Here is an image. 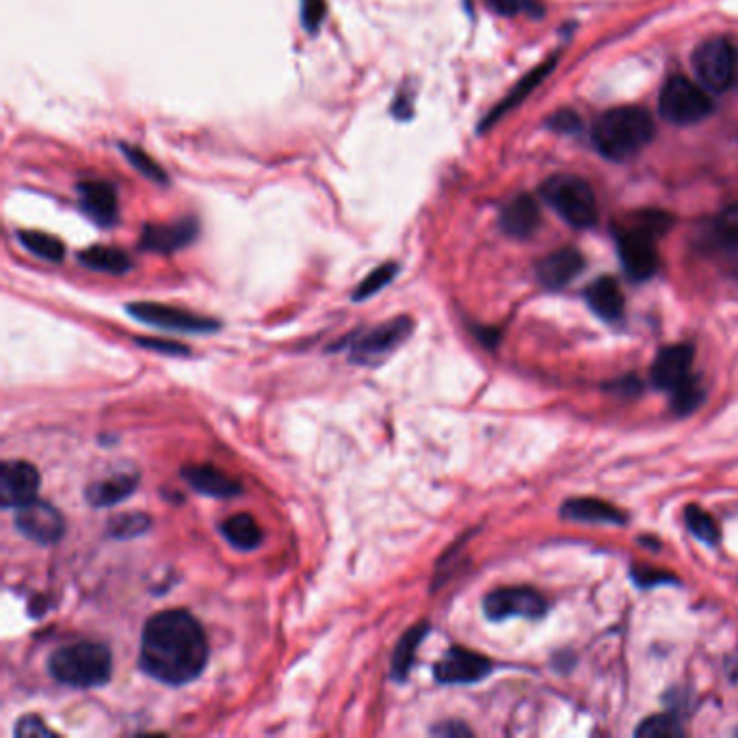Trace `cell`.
I'll use <instances>...</instances> for the list:
<instances>
[{
  "mask_svg": "<svg viewBox=\"0 0 738 738\" xmlns=\"http://www.w3.org/2000/svg\"><path fill=\"white\" fill-rule=\"evenodd\" d=\"M206 663L208 641L188 611H161L146 622L139 648V667L146 676L168 687H183L201 676Z\"/></svg>",
  "mask_w": 738,
  "mask_h": 738,
  "instance_id": "cell-1",
  "label": "cell"
},
{
  "mask_svg": "<svg viewBox=\"0 0 738 738\" xmlns=\"http://www.w3.org/2000/svg\"><path fill=\"white\" fill-rule=\"evenodd\" d=\"M654 139V122L639 107H617L602 113L593 126L598 152L611 161L637 157Z\"/></svg>",
  "mask_w": 738,
  "mask_h": 738,
  "instance_id": "cell-2",
  "label": "cell"
},
{
  "mask_svg": "<svg viewBox=\"0 0 738 738\" xmlns=\"http://www.w3.org/2000/svg\"><path fill=\"white\" fill-rule=\"evenodd\" d=\"M50 676L72 689H98L111 680L113 656L104 643L76 641L59 648L48 659Z\"/></svg>",
  "mask_w": 738,
  "mask_h": 738,
  "instance_id": "cell-3",
  "label": "cell"
},
{
  "mask_svg": "<svg viewBox=\"0 0 738 738\" xmlns=\"http://www.w3.org/2000/svg\"><path fill=\"white\" fill-rule=\"evenodd\" d=\"M411 332H414V321L409 317H396L377 328L358 332L349 341L345 339L336 349L347 347V356L354 365L379 367L409 339Z\"/></svg>",
  "mask_w": 738,
  "mask_h": 738,
  "instance_id": "cell-4",
  "label": "cell"
},
{
  "mask_svg": "<svg viewBox=\"0 0 738 738\" xmlns=\"http://www.w3.org/2000/svg\"><path fill=\"white\" fill-rule=\"evenodd\" d=\"M659 109L667 122L676 126H693L713 113V100L704 85L685 76H674L661 91Z\"/></svg>",
  "mask_w": 738,
  "mask_h": 738,
  "instance_id": "cell-5",
  "label": "cell"
},
{
  "mask_svg": "<svg viewBox=\"0 0 738 738\" xmlns=\"http://www.w3.org/2000/svg\"><path fill=\"white\" fill-rule=\"evenodd\" d=\"M544 199L569 225L587 230L598 221V201L593 188L578 176H554L542 186Z\"/></svg>",
  "mask_w": 738,
  "mask_h": 738,
  "instance_id": "cell-6",
  "label": "cell"
},
{
  "mask_svg": "<svg viewBox=\"0 0 738 738\" xmlns=\"http://www.w3.org/2000/svg\"><path fill=\"white\" fill-rule=\"evenodd\" d=\"M693 67L709 91L724 94L735 85L737 70V48L726 37H711L698 46L693 54Z\"/></svg>",
  "mask_w": 738,
  "mask_h": 738,
  "instance_id": "cell-7",
  "label": "cell"
},
{
  "mask_svg": "<svg viewBox=\"0 0 738 738\" xmlns=\"http://www.w3.org/2000/svg\"><path fill=\"white\" fill-rule=\"evenodd\" d=\"M126 312L150 328L183 332V334H208L221 330V323L210 317H201L176 306L155 304V302H133L126 306Z\"/></svg>",
  "mask_w": 738,
  "mask_h": 738,
  "instance_id": "cell-8",
  "label": "cell"
},
{
  "mask_svg": "<svg viewBox=\"0 0 738 738\" xmlns=\"http://www.w3.org/2000/svg\"><path fill=\"white\" fill-rule=\"evenodd\" d=\"M13 525L26 540L39 546H54L65 536V520L61 512L54 505L39 499L17 507Z\"/></svg>",
  "mask_w": 738,
  "mask_h": 738,
  "instance_id": "cell-9",
  "label": "cell"
},
{
  "mask_svg": "<svg viewBox=\"0 0 738 738\" xmlns=\"http://www.w3.org/2000/svg\"><path fill=\"white\" fill-rule=\"evenodd\" d=\"M549 611V604L542 593L531 587H501L485 595L483 613L492 622L507 617H529L540 619Z\"/></svg>",
  "mask_w": 738,
  "mask_h": 738,
  "instance_id": "cell-10",
  "label": "cell"
},
{
  "mask_svg": "<svg viewBox=\"0 0 738 738\" xmlns=\"http://www.w3.org/2000/svg\"><path fill=\"white\" fill-rule=\"evenodd\" d=\"M617 251L626 273L637 282H645L659 271L654 234L641 225L630 227L617 236Z\"/></svg>",
  "mask_w": 738,
  "mask_h": 738,
  "instance_id": "cell-11",
  "label": "cell"
},
{
  "mask_svg": "<svg viewBox=\"0 0 738 738\" xmlns=\"http://www.w3.org/2000/svg\"><path fill=\"white\" fill-rule=\"evenodd\" d=\"M490 659L466 648L446 650V654L433 667V676L440 685H475L490 676Z\"/></svg>",
  "mask_w": 738,
  "mask_h": 738,
  "instance_id": "cell-12",
  "label": "cell"
},
{
  "mask_svg": "<svg viewBox=\"0 0 738 738\" xmlns=\"http://www.w3.org/2000/svg\"><path fill=\"white\" fill-rule=\"evenodd\" d=\"M39 472L28 462L9 459L0 468V505L4 509H17L37 499Z\"/></svg>",
  "mask_w": 738,
  "mask_h": 738,
  "instance_id": "cell-13",
  "label": "cell"
},
{
  "mask_svg": "<svg viewBox=\"0 0 738 738\" xmlns=\"http://www.w3.org/2000/svg\"><path fill=\"white\" fill-rule=\"evenodd\" d=\"M199 234L195 217H185L174 223H146L139 236V247L155 254H174L188 247Z\"/></svg>",
  "mask_w": 738,
  "mask_h": 738,
  "instance_id": "cell-14",
  "label": "cell"
},
{
  "mask_svg": "<svg viewBox=\"0 0 738 738\" xmlns=\"http://www.w3.org/2000/svg\"><path fill=\"white\" fill-rule=\"evenodd\" d=\"M81 210L100 227H113L120 221L118 188L107 181H81L76 185Z\"/></svg>",
  "mask_w": 738,
  "mask_h": 738,
  "instance_id": "cell-15",
  "label": "cell"
},
{
  "mask_svg": "<svg viewBox=\"0 0 738 738\" xmlns=\"http://www.w3.org/2000/svg\"><path fill=\"white\" fill-rule=\"evenodd\" d=\"M693 367V347L691 345H672L661 349L652 365V383L661 390H676L691 377Z\"/></svg>",
  "mask_w": 738,
  "mask_h": 738,
  "instance_id": "cell-16",
  "label": "cell"
},
{
  "mask_svg": "<svg viewBox=\"0 0 738 738\" xmlns=\"http://www.w3.org/2000/svg\"><path fill=\"white\" fill-rule=\"evenodd\" d=\"M582 267H585L582 254L574 247H563L546 256L538 265V278L546 288L558 291L567 286L582 271Z\"/></svg>",
  "mask_w": 738,
  "mask_h": 738,
  "instance_id": "cell-17",
  "label": "cell"
},
{
  "mask_svg": "<svg viewBox=\"0 0 738 738\" xmlns=\"http://www.w3.org/2000/svg\"><path fill=\"white\" fill-rule=\"evenodd\" d=\"M183 479L186 483L210 499H234L243 492V485L236 483L232 477L221 472L219 468L206 464V466H186L183 468Z\"/></svg>",
  "mask_w": 738,
  "mask_h": 738,
  "instance_id": "cell-18",
  "label": "cell"
},
{
  "mask_svg": "<svg viewBox=\"0 0 738 738\" xmlns=\"http://www.w3.org/2000/svg\"><path fill=\"white\" fill-rule=\"evenodd\" d=\"M540 225V206L529 195L514 197L501 210V227L514 238H529Z\"/></svg>",
  "mask_w": 738,
  "mask_h": 738,
  "instance_id": "cell-19",
  "label": "cell"
},
{
  "mask_svg": "<svg viewBox=\"0 0 738 738\" xmlns=\"http://www.w3.org/2000/svg\"><path fill=\"white\" fill-rule=\"evenodd\" d=\"M561 516L574 522L591 525H626V514L600 499H569L561 507Z\"/></svg>",
  "mask_w": 738,
  "mask_h": 738,
  "instance_id": "cell-20",
  "label": "cell"
},
{
  "mask_svg": "<svg viewBox=\"0 0 738 738\" xmlns=\"http://www.w3.org/2000/svg\"><path fill=\"white\" fill-rule=\"evenodd\" d=\"M137 485H139L137 472H120V475L91 483L85 490V499L89 501L91 507H98V509L115 507L122 501H126L137 490Z\"/></svg>",
  "mask_w": 738,
  "mask_h": 738,
  "instance_id": "cell-21",
  "label": "cell"
},
{
  "mask_svg": "<svg viewBox=\"0 0 738 738\" xmlns=\"http://www.w3.org/2000/svg\"><path fill=\"white\" fill-rule=\"evenodd\" d=\"M585 299L589 304V308L604 321L615 323L622 319L624 315V295L622 288L617 286V282L613 278H600L593 284H589Z\"/></svg>",
  "mask_w": 738,
  "mask_h": 738,
  "instance_id": "cell-22",
  "label": "cell"
},
{
  "mask_svg": "<svg viewBox=\"0 0 738 738\" xmlns=\"http://www.w3.org/2000/svg\"><path fill=\"white\" fill-rule=\"evenodd\" d=\"M78 262L91 271L109 275H124L133 269V258L124 249L109 245H94L78 251Z\"/></svg>",
  "mask_w": 738,
  "mask_h": 738,
  "instance_id": "cell-23",
  "label": "cell"
},
{
  "mask_svg": "<svg viewBox=\"0 0 738 738\" xmlns=\"http://www.w3.org/2000/svg\"><path fill=\"white\" fill-rule=\"evenodd\" d=\"M219 531L227 540V544H232L238 551H254L265 540L260 525L249 514H234L225 518Z\"/></svg>",
  "mask_w": 738,
  "mask_h": 738,
  "instance_id": "cell-24",
  "label": "cell"
},
{
  "mask_svg": "<svg viewBox=\"0 0 738 738\" xmlns=\"http://www.w3.org/2000/svg\"><path fill=\"white\" fill-rule=\"evenodd\" d=\"M427 632H429V624L422 622V624L409 628L401 637V641L396 643L394 654H392V678L396 682H405L407 680V676H409V672L414 667V661H416V650L425 641Z\"/></svg>",
  "mask_w": 738,
  "mask_h": 738,
  "instance_id": "cell-25",
  "label": "cell"
},
{
  "mask_svg": "<svg viewBox=\"0 0 738 738\" xmlns=\"http://www.w3.org/2000/svg\"><path fill=\"white\" fill-rule=\"evenodd\" d=\"M15 236L26 251L46 262H61L65 258V245L52 234L39 230H20Z\"/></svg>",
  "mask_w": 738,
  "mask_h": 738,
  "instance_id": "cell-26",
  "label": "cell"
},
{
  "mask_svg": "<svg viewBox=\"0 0 738 738\" xmlns=\"http://www.w3.org/2000/svg\"><path fill=\"white\" fill-rule=\"evenodd\" d=\"M152 527V518L148 514H139V512H128V514H120L113 516L107 525V536L113 540H135L142 538L150 531Z\"/></svg>",
  "mask_w": 738,
  "mask_h": 738,
  "instance_id": "cell-27",
  "label": "cell"
},
{
  "mask_svg": "<svg viewBox=\"0 0 738 738\" xmlns=\"http://www.w3.org/2000/svg\"><path fill=\"white\" fill-rule=\"evenodd\" d=\"M120 148V152L126 157V161L144 176V179H148L150 183H155V185H161V186H168L170 185V176H168V172L148 155V152H144L142 148H137V146H131V144H120L118 146Z\"/></svg>",
  "mask_w": 738,
  "mask_h": 738,
  "instance_id": "cell-28",
  "label": "cell"
},
{
  "mask_svg": "<svg viewBox=\"0 0 738 738\" xmlns=\"http://www.w3.org/2000/svg\"><path fill=\"white\" fill-rule=\"evenodd\" d=\"M685 522H687L689 531H691L698 540H702V542H706V544H711V546H715V544L722 540L717 520H715L709 512H704L702 507L689 505V507L685 509Z\"/></svg>",
  "mask_w": 738,
  "mask_h": 738,
  "instance_id": "cell-29",
  "label": "cell"
},
{
  "mask_svg": "<svg viewBox=\"0 0 738 738\" xmlns=\"http://www.w3.org/2000/svg\"><path fill=\"white\" fill-rule=\"evenodd\" d=\"M401 271V267L396 262H385L379 265L377 269H372L369 275L358 284V288L354 291V302H365L370 299L372 295H377L379 291H383Z\"/></svg>",
  "mask_w": 738,
  "mask_h": 738,
  "instance_id": "cell-30",
  "label": "cell"
},
{
  "mask_svg": "<svg viewBox=\"0 0 738 738\" xmlns=\"http://www.w3.org/2000/svg\"><path fill=\"white\" fill-rule=\"evenodd\" d=\"M672 394H674L672 405L678 414H689L704 401V388L700 385V381L693 374L682 385H678Z\"/></svg>",
  "mask_w": 738,
  "mask_h": 738,
  "instance_id": "cell-31",
  "label": "cell"
},
{
  "mask_svg": "<svg viewBox=\"0 0 738 738\" xmlns=\"http://www.w3.org/2000/svg\"><path fill=\"white\" fill-rule=\"evenodd\" d=\"M682 735L685 730L672 715H654L637 728V737L643 738H678Z\"/></svg>",
  "mask_w": 738,
  "mask_h": 738,
  "instance_id": "cell-32",
  "label": "cell"
},
{
  "mask_svg": "<svg viewBox=\"0 0 738 738\" xmlns=\"http://www.w3.org/2000/svg\"><path fill=\"white\" fill-rule=\"evenodd\" d=\"M328 13L325 0H302V24L310 35H317Z\"/></svg>",
  "mask_w": 738,
  "mask_h": 738,
  "instance_id": "cell-33",
  "label": "cell"
},
{
  "mask_svg": "<svg viewBox=\"0 0 738 738\" xmlns=\"http://www.w3.org/2000/svg\"><path fill=\"white\" fill-rule=\"evenodd\" d=\"M13 735L17 738H54L57 733L50 730L41 717L37 715H24L22 719H17Z\"/></svg>",
  "mask_w": 738,
  "mask_h": 738,
  "instance_id": "cell-34",
  "label": "cell"
},
{
  "mask_svg": "<svg viewBox=\"0 0 738 738\" xmlns=\"http://www.w3.org/2000/svg\"><path fill=\"white\" fill-rule=\"evenodd\" d=\"M137 345L148 349V352H157V354H163V356H172V358H179V356H188L190 349L183 345V343H174V341H163V339H137Z\"/></svg>",
  "mask_w": 738,
  "mask_h": 738,
  "instance_id": "cell-35",
  "label": "cell"
},
{
  "mask_svg": "<svg viewBox=\"0 0 738 738\" xmlns=\"http://www.w3.org/2000/svg\"><path fill=\"white\" fill-rule=\"evenodd\" d=\"M717 230L722 234V238L730 241V243H738V201L728 206L717 221Z\"/></svg>",
  "mask_w": 738,
  "mask_h": 738,
  "instance_id": "cell-36",
  "label": "cell"
},
{
  "mask_svg": "<svg viewBox=\"0 0 738 738\" xmlns=\"http://www.w3.org/2000/svg\"><path fill=\"white\" fill-rule=\"evenodd\" d=\"M632 578L639 587H656V585H665L667 580H674L667 571L654 569V567H645V565H637L632 569Z\"/></svg>",
  "mask_w": 738,
  "mask_h": 738,
  "instance_id": "cell-37",
  "label": "cell"
},
{
  "mask_svg": "<svg viewBox=\"0 0 738 738\" xmlns=\"http://www.w3.org/2000/svg\"><path fill=\"white\" fill-rule=\"evenodd\" d=\"M392 115L396 120H409L414 115V109H411V91L401 87L392 100Z\"/></svg>",
  "mask_w": 738,
  "mask_h": 738,
  "instance_id": "cell-38",
  "label": "cell"
},
{
  "mask_svg": "<svg viewBox=\"0 0 738 738\" xmlns=\"http://www.w3.org/2000/svg\"><path fill=\"white\" fill-rule=\"evenodd\" d=\"M431 735L435 737H472V730L464 726L462 722H444L442 726L431 728Z\"/></svg>",
  "mask_w": 738,
  "mask_h": 738,
  "instance_id": "cell-39",
  "label": "cell"
},
{
  "mask_svg": "<svg viewBox=\"0 0 738 738\" xmlns=\"http://www.w3.org/2000/svg\"><path fill=\"white\" fill-rule=\"evenodd\" d=\"M578 124H580L578 118L574 113H569V111L558 113V115H554L553 120H551V126L556 128V131H563V133H567L571 128H578Z\"/></svg>",
  "mask_w": 738,
  "mask_h": 738,
  "instance_id": "cell-40",
  "label": "cell"
},
{
  "mask_svg": "<svg viewBox=\"0 0 738 738\" xmlns=\"http://www.w3.org/2000/svg\"><path fill=\"white\" fill-rule=\"evenodd\" d=\"M490 4L503 13V15H512V13H518L520 7H522V0H490Z\"/></svg>",
  "mask_w": 738,
  "mask_h": 738,
  "instance_id": "cell-41",
  "label": "cell"
},
{
  "mask_svg": "<svg viewBox=\"0 0 738 738\" xmlns=\"http://www.w3.org/2000/svg\"><path fill=\"white\" fill-rule=\"evenodd\" d=\"M735 83H738V50H737V70H735Z\"/></svg>",
  "mask_w": 738,
  "mask_h": 738,
  "instance_id": "cell-42",
  "label": "cell"
}]
</instances>
